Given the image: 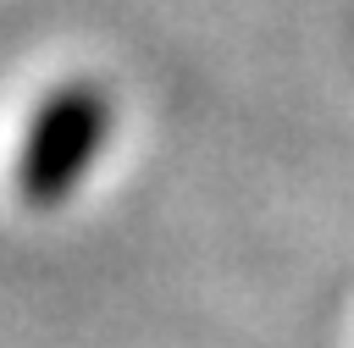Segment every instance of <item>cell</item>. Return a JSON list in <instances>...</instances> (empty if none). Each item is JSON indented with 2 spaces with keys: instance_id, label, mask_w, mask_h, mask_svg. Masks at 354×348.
Listing matches in <instances>:
<instances>
[{
  "instance_id": "1",
  "label": "cell",
  "mask_w": 354,
  "mask_h": 348,
  "mask_svg": "<svg viewBox=\"0 0 354 348\" xmlns=\"http://www.w3.org/2000/svg\"><path fill=\"white\" fill-rule=\"evenodd\" d=\"M105 133H111L105 88L88 83V77L55 83L39 99V110L28 116V133H22V149H17V166H11L17 199L33 204V210L66 204L77 193V182L94 171Z\"/></svg>"
}]
</instances>
